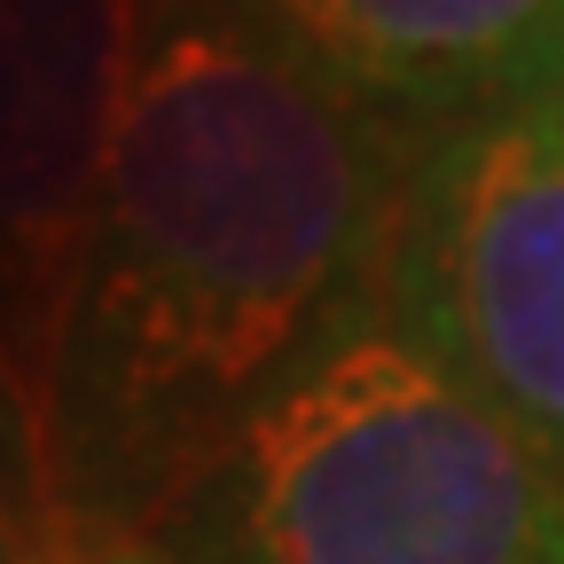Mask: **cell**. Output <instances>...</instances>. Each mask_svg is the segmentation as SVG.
<instances>
[{
  "label": "cell",
  "mask_w": 564,
  "mask_h": 564,
  "mask_svg": "<svg viewBox=\"0 0 564 564\" xmlns=\"http://www.w3.org/2000/svg\"><path fill=\"white\" fill-rule=\"evenodd\" d=\"M408 181V133L274 24L173 9L118 126L24 564H102L196 502L282 369L384 291Z\"/></svg>",
  "instance_id": "1"
},
{
  "label": "cell",
  "mask_w": 564,
  "mask_h": 564,
  "mask_svg": "<svg viewBox=\"0 0 564 564\" xmlns=\"http://www.w3.org/2000/svg\"><path fill=\"white\" fill-rule=\"evenodd\" d=\"M212 564H564V478L369 291L196 494Z\"/></svg>",
  "instance_id": "2"
},
{
  "label": "cell",
  "mask_w": 564,
  "mask_h": 564,
  "mask_svg": "<svg viewBox=\"0 0 564 564\" xmlns=\"http://www.w3.org/2000/svg\"><path fill=\"white\" fill-rule=\"evenodd\" d=\"M165 17V0H0V415L32 510L118 126Z\"/></svg>",
  "instance_id": "3"
},
{
  "label": "cell",
  "mask_w": 564,
  "mask_h": 564,
  "mask_svg": "<svg viewBox=\"0 0 564 564\" xmlns=\"http://www.w3.org/2000/svg\"><path fill=\"white\" fill-rule=\"evenodd\" d=\"M384 306L564 478V102L415 141Z\"/></svg>",
  "instance_id": "4"
},
{
  "label": "cell",
  "mask_w": 564,
  "mask_h": 564,
  "mask_svg": "<svg viewBox=\"0 0 564 564\" xmlns=\"http://www.w3.org/2000/svg\"><path fill=\"white\" fill-rule=\"evenodd\" d=\"M267 24L392 126L564 102V0H267Z\"/></svg>",
  "instance_id": "5"
},
{
  "label": "cell",
  "mask_w": 564,
  "mask_h": 564,
  "mask_svg": "<svg viewBox=\"0 0 564 564\" xmlns=\"http://www.w3.org/2000/svg\"><path fill=\"white\" fill-rule=\"evenodd\" d=\"M32 549V502H24V463L9 440V415H0V564H24Z\"/></svg>",
  "instance_id": "6"
},
{
  "label": "cell",
  "mask_w": 564,
  "mask_h": 564,
  "mask_svg": "<svg viewBox=\"0 0 564 564\" xmlns=\"http://www.w3.org/2000/svg\"><path fill=\"white\" fill-rule=\"evenodd\" d=\"M118 564H173V556H118Z\"/></svg>",
  "instance_id": "7"
}]
</instances>
